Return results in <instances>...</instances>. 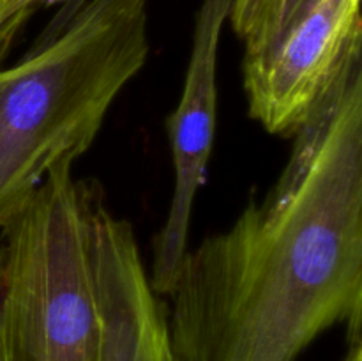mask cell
Wrapping results in <instances>:
<instances>
[{
    "label": "cell",
    "mask_w": 362,
    "mask_h": 361,
    "mask_svg": "<svg viewBox=\"0 0 362 361\" xmlns=\"http://www.w3.org/2000/svg\"><path fill=\"white\" fill-rule=\"evenodd\" d=\"M175 361H296L362 340V69L296 134L264 198L187 248L168 292Z\"/></svg>",
    "instance_id": "obj_1"
},
{
    "label": "cell",
    "mask_w": 362,
    "mask_h": 361,
    "mask_svg": "<svg viewBox=\"0 0 362 361\" xmlns=\"http://www.w3.org/2000/svg\"><path fill=\"white\" fill-rule=\"evenodd\" d=\"M148 0H87L66 27L0 69V229L59 163L88 151L147 62Z\"/></svg>",
    "instance_id": "obj_2"
},
{
    "label": "cell",
    "mask_w": 362,
    "mask_h": 361,
    "mask_svg": "<svg viewBox=\"0 0 362 361\" xmlns=\"http://www.w3.org/2000/svg\"><path fill=\"white\" fill-rule=\"evenodd\" d=\"M90 186L59 163L0 229V361H95Z\"/></svg>",
    "instance_id": "obj_3"
},
{
    "label": "cell",
    "mask_w": 362,
    "mask_h": 361,
    "mask_svg": "<svg viewBox=\"0 0 362 361\" xmlns=\"http://www.w3.org/2000/svg\"><path fill=\"white\" fill-rule=\"evenodd\" d=\"M361 45V0H322L267 59L243 64L250 115L296 137L362 66Z\"/></svg>",
    "instance_id": "obj_4"
},
{
    "label": "cell",
    "mask_w": 362,
    "mask_h": 361,
    "mask_svg": "<svg viewBox=\"0 0 362 361\" xmlns=\"http://www.w3.org/2000/svg\"><path fill=\"white\" fill-rule=\"evenodd\" d=\"M233 0H204L198 9L193 48L182 96L166 120L173 161V193L168 214L154 239L148 273L158 296H168L180 260L187 250L193 205L207 183L218 105V50L223 25Z\"/></svg>",
    "instance_id": "obj_5"
},
{
    "label": "cell",
    "mask_w": 362,
    "mask_h": 361,
    "mask_svg": "<svg viewBox=\"0 0 362 361\" xmlns=\"http://www.w3.org/2000/svg\"><path fill=\"white\" fill-rule=\"evenodd\" d=\"M88 251L98 308L95 361H175L168 314L151 285L136 236L101 188L88 195Z\"/></svg>",
    "instance_id": "obj_6"
},
{
    "label": "cell",
    "mask_w": 362,
    "mask_h": 361,
    "mask_svg": "<svg viewBox=\"0 0 362 361\" xmlns=\"http://www.w3.org/2000/svg\"><path fill=\"white\" fill-rule=\"evenodd\" d=\"M322 0H251L228 14L233 32L244 42L243 64L262 62Z\"/></svg>",
    "instance_id": "obj_7"
},
{
    "label": "cell",
    "mask_w": 362,
    "mask_h": 361,
    "mask_svg": "<svg viewBox=\"0 0 362 361\" xmlns=\"http://www.w3.org/2000/svg\"><path fill=\"white\" fill-rule=\"evenodd\" d=\"M62 2L64 0H0V53L6 52L14 34L34 11Z\"/></svg>",
    "instance_id": "obj_8"
},
{
    "label": "cell",
    "mask_w": 362,
    "mask_h": 361,
    "mask_svg": "<svg viewBox=\"0 0 362 361\" xmlns=\"http://www.w3.org/2000/svg\"><path fill=\"white\" fill-rule=\"evenodd\" d=\"M85 2H87V0H64L62 6L59 7V11L53 14V18L48 21V25H46V27L42 28L41 34L37 35L34 45H41V42H46L52 38H55V35L66 27L67 21L80 11V7L83 6Z\"/></svg>",
    "instance_id": "obj_9"
},
{
    "label": "cell",
    "mask_w": 362,
    "mask_h": 361,
    "mask_svg": "<svg viewBox=\"0 0 362 361\" xmlns=\"http://www.w3.org/2000/svg\"><path fill=\"white\" fill-rule=\"evenodd\" d=\"M341 361H362V340L349 342V349Z\"/></svg>",
    "instance_id": "obj_10"
},
{
    "label": "cell",
    "mask_w": 362,
    "mask_h": 361,
    "mask_svg": "<svg viewBox=\"0 0 362 361\" xmlns=\"http://www.w3.org/2000/svg\"><path fill=\"white\" fill-rule=\"evenodd\" d=\"M250 2H251V0H233V2H232V9H230V13H237V11L244 9V7H246Z\"/></svg>",
    "instance_id": "obj_11"
}]
</instances>
